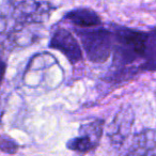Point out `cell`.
<instances>
[{
    "label": "cell",
    "mask_w": 156,
    "mask_h": 156,
    "mask_svg": "<svg viewBox=\"0 0 156 156\" xmlns=\"http://www.w3.org/2000/svg\"><path fill=\"white\" fill-rule=\"evenodd\" d=\"M87 57L91 62L102 63L108 60L113 51L115 37L109 29L96 27L93 29L76 30Z\"/></svg>",
    "instance_id": "6da1fadb"
},
{
    "label": "cell",
    "mask_w": 156,
    "mask_h": 156,
    "mask_svg": "<svg viewBox=\"0 0 156 156\" xmlns=\"http://www.w3.org/2000/svg\"><path fill=\"white\" fill-rule=\"evenodd\" d=\"M5 3L10 16L22 26L44 23L52 11L46 0H5Z\"/></svg>",
    "instance_id": "7a4b0ae2"
},
{
    "label": "cell",
    "mask_w": 156,
    "mask_h": 156,
    "mask_svg": "<svg viewBox=\"0 0 156 156\" xmlns=\"http://www.w3.org/2000/svg\"><path fill=\"white\" fill-rule=\"evenodd\" d=\"M104 121L95 120L83 124L79 127V135L67 141L66 147L78 153H88L98 145L104 132Z\"/></svg>",
    "instance_id": "3957f363"
},
{
    "label": "cell",
    "mask_w": 156,
    "mask_h": 156,
    "mask_svg": "<svg viewBox=\"0 0 156 156\" xmlns=\"http://www.w3.org/2000/svg\"><path fill=\"white\" fill-rule=\"evenodd\" d=\"M49 47L61 51L71 64H76L83 60V50L76 37L64 28H57L51 35Z\"/></svg>",
    "instance_id": "277c9868"
},
{
    "label": "cell",
    "mask_w": 156,
    "mask_h": 156,
    "mask_svg": "<svg viewBox=\"0 0 156 156\" xmlns=\"http://www.w3.org/2000/svg\"><path fill=\"white\" fill-rule=\"evenodd\" d=\"M135 115L129 105H124L115 115L109 127L108 136L115 145H122L128 138L133 127Z\"/></svg>",
    "instance_id": "5b68a950"
},
{
    "label": "cell",
    "mask_w": 156,
    "mask_h": 156,
    "mask_svg": "<svg viewBox=\"0 0 156 156\" xmlns=\"http://www.w3.org/2000/svg\"><path fill=\"white\" fill-rule=\"evenodd\" d=\"M127 156H156V129L144 128L135 134Z\"/></svg>",
    "instance_id": "8992f818"
},
{
    "label": "cell",
    "mask_w": 156,
    "mask_h": 156,
    "mask_svg": "<svg viewBox=\"0 0 156 156\" xmlns=\"http://www.w3.org/2000/svg\"><path fill=\"white\" fill-rule=\"evenodd\" d=\"M65 20L79 28H96L102 24L100 15L91 9H75L65 15Z\"/></svg>",
    "instance_id": "52a82bcc"
},
{
    "label": "cell",
    "mask_w": 156,
    "mask_h": 156,
    "mask_svg": "<svg viewBox=\"0 0 156 156\" xmlns=\"http://www.w3.org/2000/svg\"><path fill=\"white\" fill-rule=\"evenodd\" d=\"M18 144L9 136H0V151L5 154H15L18 151Z\"/></svg>",
    "instance_id": "ba28073f"
},
{
    "label": "cell",
    "mask_w": 156,
    "mask_h": 156,
    "mask_svg": "<svg viewBox=\"0 0 156 156\" xmlns=\"http://www.w3.org/2000/svg\"><path fill=\"white\" fill-rule=\"evenodd\" d=\"M5 69H7V62H5V58L1 52V48H0V85L2 83L3 78L5 75Z\"/></svg>",
    "instance_id": "9c48e42d"
}]
</instances>
